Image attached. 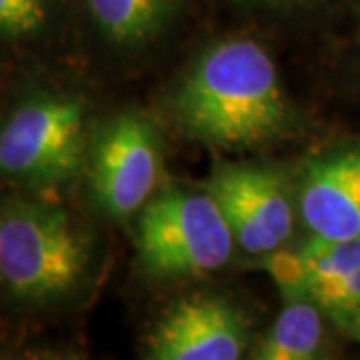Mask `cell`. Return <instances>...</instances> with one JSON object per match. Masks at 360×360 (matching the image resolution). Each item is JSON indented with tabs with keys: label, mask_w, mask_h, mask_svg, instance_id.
<instances>
[{
	"label": "cell",
	"mask_w": 360,
	"mask_h": 360,
	"mask_svg": "<svg viewBox=\"0 0 360 360\" xmlns=\"http://www.w3.org/2000/svg\"><path fill=\"white\" fill-rule=\"evenodd\" d=\"M90 25L120 51H136L162 37L184 0H80Z\"/></svg>",
	"instance_id": "9c48e42d"
},
{
	"label": "cell",
	"mask_w": 360,
	"mask_h": 360,
	"mask_svg": "<svg viewBox=\"0 0 360 360\" xmlns=\"http://www.w3.org/2000/svg\"><path fill=\"white\" fill-rule=\"evenodd\" d=\"M264 269L272 276L274 284L281 288L284 300H295L310 296L309 272L304 269L302 258L296 252H286L283 248L264 255Z\"/></svg>",
	"instance_id": "5bb4252c"
},
{
	"label": "cell",
	"mask_w": 360,
	"mask_h": 360,
	"mask_svg": "<svg viewBox=\"0 0 360 360\" xmlns=\"http://www.w3.org/2000/svg\"><path fill=\"white\" fill-rule=\"evenodd\" d=\"M58 0H0V40L22 42L46 32Z\"/></svg>",
	"instance_id": "7c38bea8"
},
{
	"label": "cell",
	"mask_w": 360,
	"mask_h": 360,
	"mask_svg": "<svg viewBox=\"0 0 360 360\" xmlns=\"http://www.w3.org/2000/svg\"><path fill=\"white\" fill-rule=\"evenodd\" d=\"M172 116L188 139L229 150L276 141L295 120L278 66L252 39L210 44L172 94Z\"/></svg>",
	"instance_id": "6da1fadb"
},
{
	"label": "cell",
	"mask_w": 360,
	"mask_h": 360,
	"mask_svg": "<svg viewBox=\"0 0 360 360\" xmlns=\"http://www.w3.org/2000/svg\"><path fill=\"white\" fill-rule=\"evenodd\" d=\"M250 345L246 316L217 295H191L172 302L146 335L153 360H236Z\"/></svg>",
	"instance_id": "52a82bcc"
},
{
	"label": "cell",
	"mask_w": 360,
	"mask_h": 360,
	"mask_svg": "<svg viewBox=\"0 0 360 360\" xmlns=\"http://www.w3.org/2000/svg\"><path fill=\"white\" fill-rule=\"evenodd\" d=\"M298 220L321 238H360V146L309 160L296 184Z\"/></svg>",
	"instance_id": "ba28073f"
},
{
	"label": "cell",
	"mask_w": 360,
	"mask_h": 360,
	"mask_svg": "<svg viewBox=\"0 0 360 360\" xmlns=\"http://www.w3.org/2000/svg\"><path fill=\"white\" fill-rule=\"evenodd\" d=\"M90 193L110 219H129L155 196L162 179V142L146 116L110 118L90 148Z\"/></svg>",
	"instance_id": "5b68a950"
},
{
	"label": "cell",
	"mask_w": 360,
	"mask_h": 360,
	"mask_svg": "<svg viewBox=\"0 0 360 360\" xmlns=\"http://www.w3.org/2000/svg\"><path fill=\"white\" fill-rule=\"evenodd\" d=\"M231 226L234 243L252 257L283 248L298 219L296 196L278 170L257 165H224L206 182Z\"/></svg>",
	"instance_id": "8992f818"
},
{
	"label": "cell",
	"mask_w": 360,
	"mask_h": 360,
	"mask_svg": "<svg viewBox=\"0 0 360 360\" xmlns=\"http://www.w3.org/2000/svg\"><path fill=\"white\" fill-rule=\"evenodd\" d=\"M347 328H348V333L352 335V338H356V340L360 342V312L354 316V319H352V321L348 322Z\"/></svg>",
	"instance_id": "2e32d148"
},
{
	"label": "cell",
	"mask_w": 360,
	"mask_h": 360,
	"mask_svg": "<svg viewBox=\"0 0 360 360\" xmlns=\"http://www.w3.org/2000/svg\"><path fill=\"white\" fill-rule=\"evenodd\" d=\"M86 158L89 108L75 94H30L0 127V176L14 184H65Z\"/></svg>",
	"instance_id": "3957f363"
},
{
	"label": "cell",
	"mask_w": 360,
	"mask_h": 360,
	"mask_svg": "<svg viewBox=\"0 0 360 360\" xmlns=\"http://www.w3.org/2000/svg\"><path fill=\"white\" fill-rule=\"evenodd\" d=\"M234 236L217 200L206 193L170 188L141 210L136 248L142 270L155 278H194L222 269Z\"/></svg>",
	"instance_id": "277c9868"
},
{
	"label": "cell",
	"mask_w": 360,
	"mask_h": 360,
	"mask_svg": "<svg viewBox=\"0 0 360 360\" xmlns=\"http://www.w3.org/2000/svg\"><path fill=\"white\" fill-rule=\"evenodd\" d=\"M92 245L63 206L39 200L0 205V290L18 302L52 304L86 283Z\"/></svg>",
	"instance_id": "7a4b0ae2"
},
{
	"label": "cell",
	"mask_w": 360,
	"mask_h": 360,
	"mask_svg": "<svg viewBox=\"0 0 360 360\" xmlns=\"http://www.w3.org/2000/svg\"><path fill=\"white\" fill-rule=\"evenodd\" d=\"M298 255L309 272L310 288L330 283L360 269V238H321L310 236L298 248Z\"/></svg>",
	"instance_id": "8fae6325"
},
{
	"label": "cell",
	"mask_w": 360,
	"mask_h": 360,
	"mask_svg": "<svg viewBox=\"0 0 360 360\" xmlns=\"http://www.w3.org/2000/svg\"><path fill=\"white\" fill-rule=\"evenodd\" d=\"M310 296L321 307L324 316L348 326V322L360 312V269L330 283L314 284Z\"/></svg>",
	"instance_id": "4fadbf2b"
},
{
	"label": "cell",
	"mask_w": 360,
	"mask_h": 360,
	"mask_svg": "<svg viewBox=\"0 0 360 360\" xmlns=\"http://www.w3.org/2000/svg\"><path fill=\"white\" fill-rule=\"evenodd\" d=\"M324 312L312 296L286 300L283 312L260 340V360H310L319 359L324 342Z\"/></svg>",
	"instance_id": "30bf717a"
},
{
	"label": "cell",
	"mask_w": 360,
	"mask_h": 360,
	"mask_svg": "<svg viewBox=\"0 0 360 360\" xmlns=\"http://www.w3.org/2000/svg\"><path fill=\"white\" fill-rule=\"evenodd\" d=\"M243 4H252V6H264L272 11H300L309 8L316 0H236Z\"/></svg>",
	"instance_id": "9a60e30c"
}]
</instances>
